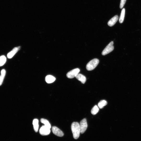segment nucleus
Listing matches in <instances>:
<instances>
[{
	"instance_id": "obj_11",
	"label": "nucleus",
	"mask_w": 141,
	"mask_h": 141,
	"mask_svg": "<svg viewBox=\"0 0 141 141\" xmlns=\"http://www.w3.org/2000/svg\"><path fill=\"white\" fill-rule=\"evenodd\" d=\"M55 79L56 78L54 77L51 75L46 76L45 78V81L48 83H51L53 82Z\"/></svg>"
},
{
	"instance_id": "obj_13",
	"label": "nucleus",
	"mask_w": 141,
	"mask_h": 141,
	"mask_svg": "<svg viewBox=\"0 0 141 141\" xmlns=\"http://www.w3.org/2000/svg\"><path fill=\"white\" fill-rule=\"evenodd\" d=\"M125 9L123 8L122 10L119 19V22L120 23H122L124 20L125 15Z\"/></svg>"
},
{
	"instance_id": "obj_3",
	"label": "nucleus",
	"mask_w": 141,
	"mask_h": 141,
	"mask_svg": "<svg viewBox=\"0 0 141 141\" xmlns=\"http://www.w3.org/2000/svg\"><path fill=\"white\" fill-rule=\"evenodd\" d=\"M113 44L114 43L113 41L110 42L102 51V55H105L113 51L114 49Z\"/></svg>"
},
{
	"instance_id": "obj_1",
	"label": "nucleus",
	"mask_w": 141,
	"mask_h": 141,
	"mask_svg": "<svg viewBox=\"0 0 141 141\" xmlns=\"http://www.w3.org/2000/svg\"><path fill=\"white\" fill-rule=\"evenodd\" d=\"M71 129L74 138L75 139H78L80 133L79 124L77 122H73L71 125Z\"/></svg>"
},
{
	"instance_id": "obj_18",
	"label": "nucleus",
	"mask_w": 141,
	"mask_h": 141,
	"mask_svg": "<svg viewBox=\"0 0 141 141\" xmlns=\"http://www.w3.org/2000/svg\"><path fill=\"white\" fill-rule=\"evenodd\" d=\"M6 61V57L4 55L0 56V67L3 65Z\"/></svg>"
},
{
	"instance_id": "obj_15",
	"label": "nucleus",
	"mask_w": 141,
	"mask_h": 141,
	"mask_svg": "<svg viewBox=\"0 0 141 141\" xmlns=\"http://www.w3.org/2000/svg\"><path fill=\"white\" fill-rule=\"evenodd\" d=\"M41 122L44 124V125L45 126L50 128H51V125L49 122L47 120L42 118L40 119Z\"/></svg>"
},
{
	"instance_id": "obj_4",
	"label": "nucleus",
	"mask_w": 141,
	"mask_h": 141,
	"mask_svg": "<svg viewBox=\"0 0 141 141\" xmlns=\"http://www.w3.org/2000/svg\"><path fill=\"white\" fill-rule=\"evenodd\" d=\"M80 133L83 134L86 130L87 127V124L86 119L84 118L79 123Z\"/></svg>"
},
{
	"instance_id": "obj_8",
	"label": "nucleus",
	"mask_w": 141,
	"mask_h": 141,
	"mask_svg": "<svg viewBox=\"0 0 141 141\" xmlns=\"http://www.w3.org/2000/svg\"><path fill=\"white\" fill-rule=\"evenodd\" d=\"M20 48V46L15 47L7 55V56L8 58H12L13 56L16 53Z\"/></svg>"
},
{
	"instance_id": "obj_2",
	"label": "nucleus",
	"mask_w": 141,
	"mask_h": 141,
	"mask_svg": "<svg viewBox=\"0 0 141 141\" xmlns=\"http://www.w3.org/2000/svg\"><path fill=\"white\" fill-rule=\"evenodd\" d=\"M99 61L97 58H94L90 61L87 64L86 68L88 71H91L94 69L97 66Z\"/></svg>"
},
{
	"instance_id": "obj_16",
	"label": "nucleus",
	"mask_w": 141,
	"mask_h": 141,
	"mask_svg": "<svg viewBox=\"0 0 141 141\" xmlns=\"http://www.w3.org/2000/svg\"><path fill=\"white\" fill-rule=\"evenodd\" d=\"M107 101L105 100H101L98 104V106L100 109L103 108L107 104Z\"/></svg>"
},
{
	"instance_id": "obj_17",
	"label": "nucleus",
	"mask_w": 141,
	"mask_h": 141,
	"mask_svg": "<svg viewBox=\"0 0 141 141\" xmlns=\"http://www.w3.org/2000/svg\"><path fill=\"white\" fill-rule=\"evenodd\" d=\"M99 111V109L97 105H95L92 108L91 113L93 115L96 114Z\"/></svg>"
},
{
	"instance_id": "obj_7",
	"label": "nucleus",
	"mask_w": 141,
	"mask_h": 141,
	"mask_svg": "<svg viewBox=\"0 0 141 141\" xmlns=\"http://www.w3.org/2000/svg\"><path fill=\"white\" fill-rule=\"evenodd\" d=\"M52 130L53 133L57 136L62 137L64 135V133L62 131L55 126L52 127Z\"/></svg>"
},
{
	"instance_id": "obj_10",
	"label": "nucleus",
	"mask_w": 141,
	"mask_h": 141,
	"mask_svg": "<svg viewBox=\"0 0 141 141\" xmlns=\"http://www.w3.org/2000/svg\"><path fill=\"white\" fill-rule=\"evenodd\" d=\"M78 80L80 81L83 84H84L86 80V78L85 76L83 74L78 73L75 77Z\"/></svg>"
},
{
	"instance_id": "obj_14",
	"label": "nucleus",
	"mask_w": 141,
	"mask_h": 141,
	"mask_svg": "<svg viewBox=\"0 0 141 141\" xmlns=\"http://www.w3.org/2000/svg\"><path fill=\"white\" fill-rule=\"evenodd\" d=\"M6 74V71L4 69H2L1 71L0 76V86L1 85L3 81Z\"/></svg>"
},
{
	"instance_id": "obj_6",
	"label": "nucleus",
	"mask_w": 141,
	"mask_h": 141,
	"mask_svg": "<svg viewBox=\"0 0 141 141\" xmlns=\"http://www.w3.org/2000/svg\"><path fill=\"white\" fill-rule=\"evenodd\" d=\"M50 128L44 125L42 126L39 131L40 134L42 136L48 135L50 134Z\"/></svg>"
},
{
	"instance_id": "obj_12",
	"label": "nucleus",
	"mask_w": 141,
	"mask_h": 141,
	"mask_svg": "<svg viewBox=\"0 0 141 141\" xmlns=\"http://www.w3.org/2000/svg\"><path fill=\"white\" fill-rule=\"evenodd\" d=\"M34 130L36 132H37L39 127L38 120L37 119H34L33 121Z\"/></svg>"
},
{
	"instance_id": "obj_19",
	"label": "nucleus",
	"mask_w": 141,
	"mask_h": 141,
	"mask_svg": "<svg viewBox=\"0 0 141 141\" xmlns=\"http://www.w3.org/2000/svg\"><path fill=\"white\" fill-rule=\"evenodd\" d=\"M126 0H121L120 4V8L122 9L124 7V5L126 2Z\"/></svg>"
},
{
	"instance_id": "obj_5",
	"label": "nucleus",
	"mask_w": 141,
	"mask_h": 141,
	"mask_svg": "<svg viewBox=\"0 0 141 141\" xmlns=\"http://www.w3.org/2000/svg\"><path fill=\"white\" fill-rule=\"evenodd\" d=\"M80 70L78 68L74 69L68 72L67 74V77L70 79L73 78L76 76L80 72Z\"/></svg>"
},
{
	"instance_id": "obj_9",
	"label": "nucleus",
	"mask_w": 141,
	"mask_h": 141,
	"mask_svg": "<svg viewBox=\"0 0 141 141\" xmlns=\"http://www.w3.org/2000/svg\"><path fill=\"white\" fill-rule=\"evenodd\" d=\"M119 19L118 16L116 15L111 18L108 22V25L111 27L114 25L118 21Z\"/></svg>"
}]
</instances>
